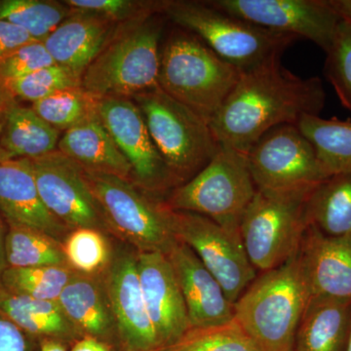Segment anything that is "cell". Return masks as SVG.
Returning <instances> with one entry per match:
<instances>
[{
  "label": "cell",
  "mask_w": 351,
  "mask_h": 351,
  "mask_svg": "<svg viewBox=\"0 0 351 351\" xmlns=\"http://www.w3.org/2000/svg\"><path fill=\"white\" fill-rule=\"evenodd\" d=\"M163 15L193 32L242 73L280 60L297 38L265 29L214 8L207 1L168 0Z\"/></svg>",
  "instance_id": "cell-5"
},
{
  "label": "cell",
  "mask_w": 351,
  "mask_h": 351,
  "mask_svg": "<svg viewBox=\"0 0 351 351\" xmlns=\"http://www.w3.org/2000/svg\"><path fill=\"white\" fill-rule=\"evenodd\" d=\"M63 245L69 267L78 274L99 276L112 260V239L95 228L71 230Z\"/></svg>",
  "instance_id": "cell-31"
},
{
  "label": "cell",
  "mask_w": 351,
  "mask_h": 351,
  "mask_svg": "<svg viewBox=\"0 0 351 351\" xmlns=\"http://www.w3.org/2000/svg\"><path fill=\"white\" fill-rule=\"evenodd\" d=\"M7 233V223L5 219L0 214V280L2 274L6 269L5 262V239Z\"/></svg>",
  "instance_id": "cell-41"
},
{
  "label": "cell",
  "mask_w": 351,
  "mask_h": 351,
  "mask_svg": "<svg viewBox=\"0 0 351 351\" xmlns=\"http://www.w3.org/2000/svg\"><path fill=\"white\" fill-rule=\"evenodd\" d=\"M58 151L77 163L83 170L114 175L132 182L130 164L97 112L64 132Z\"/></svg>",
  "instance_id": "cell-22"
},
{
  "label": "cell",
  "mask_w": 351,
  "mask_h": 351,
  "mask_svg": "<svg viewBox=\"0 0 351 351\" xmlns=\"http://www.w3.org/2000/svg\"><path fill=\"white\" fill-rule=\"evenodd\" d=\"M167 217L176 240L195 252L234 304L258 276L239 230H228L206 217L191 212L167 208Z\"/></svg>",
  "instance_id": "cell-10"
},
{
  "label": "cell",
  "mask_w": 351,
  "mask_h": 351,
  "mask_svg": "<svg viewBox=\"0 0 351 351\" xmlns=\"http://www.w3.org/2000/svg\"><path fill=\"white\" fill-rule=\"evenodd\" d=\"M6 223L7 267L27 269L69 265L64 255L63 242L29 226L8 221Z\"/></svg>",
  "instance_id": "cell-28"
},
{
  "label": "cell",
  "mask_w": 351,
  "mask_h": 351,
  "mask_svg": "<svg viewBox=\"0 0 351 351\" xmlns=\"http://www.w3.org/2000/svg\"><path fill=\"white\" fill-rule=\"evenodd\" d=\"M75 274V270L69 265L27 269L6 267L0 284L14 294L43 301L58 302Z\"/></svg>",
  "instance_id": "cell-30"
},
{
  "label": "cell",
  "mask_w": 351,
  "mask_h": 351,
  "mask_svg": "<svg viewBox=\"0 0 351 351\" xmlns=\"http://www.w3.org/2000/svg\"><path fill=\"white\" fill-rule=\"evenodd\" d=\"M0 214L8 223L40 230L61 242L71 232L43 204L31 159L0 162Z\"/></svg>",
  "instance_id": "cell-19"
},
{
  "label": "cell",
  "mask_w": 351,
  "mask_h": 351,
  "mask_svg": "<svg viewBox=\"0 0 351 351\" xmlns=\"http://www.w3.org/2000/svg\"><path fill=\"white\" fill-rule=\"evenodd\" d=\"M108 234L138 252L167 255L176 243L162 201L117 176L84 170Z\"/></svg>",
  "instance_id": "cell-7"
},
{
  "label": "cell",
  "mask_w": 351,
  "mask_h": 351,
  "mask_svg": "<svg viewBox=\"0 0 351 351\" xmlns=\"http://www.w3.org/2000/svg\"><path fill=\"white\" fill-rule=\"evenodd\" d=\"M307 219L328 237L351 233V173L331 176L311 191L307 200Z\"/></svg>",
  "instance_id": "cell-26"
},
{
  "label": "cell",
  "mask_w": 351,
  "mask_h": 351,
  "mask_svg": "<svg viewBox=\"0 0 351 351\" xmlns=\"http://www.w3.org/2000/svg\"><path fill=\"white\" fill-rule=\"evenodd\" d=\"M1 131H2V119H0V135H1ZM10 159H14L12 156H10V154H8L5 151V149H3V147H1V145H0V162H3V161L10 160Z\"/></svg>",
  "instance_id": "cell-45"
},
{
  "label": "cell",
  "mask_w": 351,
  "mask_h": 351,
  "mask_svg": "<svg viewBox=\"0 0 351 351\" xmlns=\"http://www.w3.org/2000/svg\"><path fill=\"white\" fill-rule=\"evenodd\" d=\"M311 294L299 254L258 274L234 302L233 320L260 351H292Z\"/></svg>",
  "instance_id": "cell-2"
},
{
  "label": "cell",
  "mask_w": 351,
  "mask_h": 351,
  "mask_svg": "<svg viewBox=\"0 0 351 351\" xmlns=\"http://www.w3.org/2000/svg\"><path fill=\"white\" fill-rule=\"evenodd\" d=\"M166 256L181 289L191 328L221 326L233 321L232 302L188 245L177 240Z\"/></svg>",
  "instance_id": "cell-17"
},
{
  "label": "cell",
  "mask_w": 351,
  "mask_h": 351,
  "mask_svg": "<svg viewBox=\"0 0 351 351\" xmlns=\"http://www.w3.org/2000/svg\"><path fill=\"white\" fill-rule=\"evenodd\" d=\"M61 135L32 107L14 101L2 117L0 145L13 158L34 159L57 151Z\"/></svg>",
  "instance_id": "cell-25"
},
{
  "label": "cell",
  "mask_w": 351,
  "mask_h": 351,
  "mask_svg": "<svg viewBox=\"0 0 351 351\" xmlns=\"http://www.w3.org/2000/svg\"><path fill=\"white\" fill-rule=\"evenodd\" d=\"M245 156L257 191H306L327 179L313 145L297 125L267 132Z\"/></svg>",
  "instance_id": "cell-11"
},
{
  "label": "cell",
  "mask_w": 351,
  "mask_h": 351,
  "mask_svg": "<svg viewBox=\"0 0 351 351\" xmlns=\"http://www.w3.org/2000/svg\"><path fill=\"white\" fill-rule=\"evenodd\" d=\"M164 1H134V0H64L73 10L85 11L101 16L117 25L127 24L162 13Z\"/></svg>",
  "instance_id": "cell-36"
},
{
  "label": "cell",
  "mask_w": 351,
  "mask_h": 351,
  "mask_svg": "<svg viewBox=\"0 0 351 351\" xmlns=\"http://www.w3.org/2000/svg\"><path fill=\"white\" fill-rule=\"evenodd\" d=\"M39 351H68L63 343L53 339H43L40 341V350Z\"/></svg>",
  "instance_id": "cell-44"
},
{
  "label": "cell",
  "mask_w": 351,
  "mask_h": 351,
  "mask_svg": "<svg viewBox=\"0 0 351 351\" xmlns=\"http://www.w3.org/2000/svg\"><path fill=\"white\" fill-rule=\"evenodd\" d=\"M32 108L41 119L64 133L96 112V99L82 87L69 88L32 104Z\"/></svg>",
  "instance_id": "cell-32"
},
{
  "label": "cell",
  "mask_w": 351,
  "mask_h": 351,
  "mask_svg": "<svg viewBox=\"0 0 351 351\" xmlns=\"http://www.w3.org/2000/svg\"><path fill=\"white\" fill-rule=\"evenodd\" d=\"M58 302L82 337H91L105 345L110 339H119L103 274L75 272Z\"/></svg>",
  "instance_id": "cell-21"
},
{
  "label": "cell",
  "mask_w": 351,
  "mask_h": 351,
  "mask_svg": "<svg viewBox=\"0 0 351 351\" xmlns=\"http://www.w3.org/2000/svg\"><path fill=\"white\" fill-rule=\"evenodd\" d=\"M138 272L158 348L172 345L191 329L172 265L165 254L138 252Z\"/></svg>",
  "instance_id": "cell-16"
},
{
  "label": "cell",
  "mask_w": 351,
  "mask_h": 351,
  "mask_svg": "<svg viewBox=\"0 0 351 351\" xmlns=\"http://www.w3.org/2000/svg\"><path fill=\"white\" fill-rule=\"evenodd\" d=\"M73 10L64 1L0 0V20L23 27L36 41L43 43Z\"/></svg>",
  "instance_id": "cell-29"
},
{
  "label": "cell",
  "mask_w": 351,
  "mask_h": 351,
  "mask_svg": "<svg viewBox=\"0 0 351 351\" xmlns=\"http://www.w3.org/2000/svg\"><path fill=\"white\" fill-rule=\"evenodd\" d=\"M241 75L239 69L182 27L171 32L161 47L159 88L208 123L223 107Z\"/></svg>",
  "instance_id": "cell-4"
},
{
  "label": "cell",
  "mask_w": 351,
  "mask_h": 351,
  "mask_svg": "<svg viewBox=\"0 0 351 351\" xmlns=\"http://www.w3.org/2000/svg\"><path fill=\"white\" fill-rule=\"evenodd\" d=\"M0 313L23 331L43 341H76L83 338L68 319L59 302L43 301L9 292L0 284Z\"/></svg>",
  "instance_id": "cell-24"
},
{
  "label": "cell",
  "mask_w": 351,
  "mask_h": 351,
  "mask_svg": "<svg viewBox=\"0 0 351 351\" xmlns=\"http://www.w3.org/2000/svg\"><path fill=\"white\" fill-rule=\"evenodd\" d=\"M346 351H351V332H350V339H348V348H346Z\"/></svg>",
  "instance_id": "cell-46"
},
{
  "label": "cell",
  "mask_w": 351,
  "mask_h": 351,
  "mask_svg": "<svg viewBox=\"0 0 351 351\" xmlns=\"http://www.w3.org/2000/svg\"><path fill=\"white\" fill-rule=\"evenodd\" d=\"M71 351H110L107 345L91 338V337H83L78 339L73 345Z\"/></svg>",
  "instance_id": "cell-40"
},
{
  "label": "cell",
  "mask_w": 351,
  "mask_h": 351,
  "mask_svg": "<svg viewBox=\"0 0 351 351\" xmlns=\"http://www.w3.org/2000/svg\"><path fill=\"white\" fill-rule=\"evenodd\" d=\"M154 351H260L234 320L221 326L191 328L172 345Z\"/></svg>",
  "instance_id": "cell-33"
},
{
  "label": "cell",
  "mask_w": 351,
  "mask_h": 351,
  "mask_svg": "<svg viewBox=\"0 0 351 351\" xmlns=\"http://www.w3.org/2000/svg\"><path fill=\"white\" fill-rule=\"evenodd\" d=\"M54 64L56 63L44 43L32 41L15 51L0 63V83L6 84Z\"/></svg>",
  "instance_id": "cell-37"
},
{
  "label": "cell",
  "mask_w": 351,
  "mask_h": 351,
  "mask_svg": "<svg viewBox=\"0 0 351 351\" xmlns=\"http://www.w3.org/2000/svg\"><path fill=\"white\" fill-rule=\"evenodd\" d=\"M351 332V300L311 297L292 351H346Z\"/></svg>",
  "instance_id": "cell-23"
},
{
  "label": "cell",
  "mask_w": 351,
  "mask_h": 351,
  "mask_svg": "<svg viewBox=\"0 0 351 351\" xmlns=\"http://www.w3.org/2000/svg\"><path fill=\"white\" fill-rule=\"evenodd\" d=\"M162 13L120 25L114 36L92 62L82 88L96 100L133 99L158 88Z\"/></svg>",
  "instance_id": "cell-3"
},
{
  "label": "cell",
  "mask_w": 351,
  "mask_h": 351,
  "mask_svg": "<svg viewBox=\"0 0 351 351\" xmlns=\"http://www.w3.org/2000/svg\"><path fill=\"white\" fill-rule=\"evenodd\" d=\"M96 112L132 169V182L145 193L162 201L180 186L149 135L144 117L133 100H96Z\"/></svg>",
  "instance_id": "cell-12"
},
{
  "label": "cell",
  "mask_w": 351,
  "mask_h": 351,
  "mask_svg": "<svg viewBox=\"0 0 351 351\" xmlns=\"http://www.w3.org/2000/svg\"><path fill=\"white\" fill-rule=\"evenodd\" d=\"M299 258L311 297L351 300V233L328 237L309 226Z\"/></svg>",
  "instance_id": "cell-18"
},
{
  "label": "cell",
  "mask_w": 351,
  "mask_h": 351,
  "mask_svg": "<svg viewBox=\"0 0 351 351\" xmlns=\"http://www.w3.org/2000/svg\"><path fill=\"white\" fill-rule=\"evenodd\" d=\"M38 341L0 313V351H38Z\"/></svg>",
  "instance_id": "cell-38"
},
{
  "label": "cell",
  "mask_w": 351,
  "mask_h": 351,
  "mask_svg": "<svg viewBox=\"0 0 351 351\" xmlns=\"http://www.w3.org/2000/svg\"><path fill=\"white\" fill-rule=\"evenodd\" d=\"M313 189L256 193L240 223L239 232L258 274L276 269L299 254L309 226L307 200Z\"/></svg>",
  "instance_id": "cell-9"
},
{
  "label": "cell",
  "mask_w": 351,
  "mask_h": 351,
  "mask_svg": "<svg viewBox=\"0 0 351 351\" xmlns=\"http://www.w3.org/2000/svg\"><path fill=\"white\" fill-rule=\"evenodd\" d=\"M13 99L36 103L58 91L82 87V82L69 71L54 64L3 85Z\"/></svg>",
  "instance_id": "cell-34"
},
{
  "label": "cell",
  "mask_w": 351,
  "mask_h": 351,
  "mask_svg": "<svg viewBox=\"0 0 351 351\" xmlns=\"http://www.w3.org/2000/svg\"><path fill=\"white\" fill-rule=\"evenodd\" d=\"M119 25L97 14L73 10L43 43L55 63L82 82L88 66L112 38Z\"/></svg>",
  "instance_id": "cell-20"
},
{
  "label": "cell",
  "mask_w": 351,
  "mask_h": 351,
  "mask_svg": "<svg viewBox=\"0 0 351 351\" xmlns=\"http://www.w3.org/2000/svg\"><path fill=\"white\" fill-rule=\"evenodd\" d=\"M132 100L142 112L157 151L180 184L195 177L218 152L219 144L206 120L160 88Z\"/></svg>",
  "instance_id": "cell-8"
},
{
  "label": "cell",
  "mask_w": 351,
  "mask_h": 351,
  "mask_svg": "<svg viewBox=\"0 0 351 351\" xmlns=\"http://www.w3.org/2000/svg\"><path fill=\"white\" fill-rule=\"evenodd\" d=\"M39 195L53 216L69 230L107 228L85 179L84 170L60 151L31 159Z\"/></svg>",
  "instance_id": "cell-14"
},
{
  "label": "cell",
  "mask_w": 351,
  "mask_h": 351,
  "mask_svg": "<svg viewBox=\"0 0 351 351\" xmlns=\"http://www.w3.org/2000/svg\"><path fill=\"white\" fill-rule=\"evenodd\" d=\"M34 40L23 27L5 20H0V63L15 51Z\"/></svg>",
  "instance_id": "cell-39"
},
{
  "label": "cell",
  "mask_w": 351,
  "mask_h": 351,
  "mask_svg": "<svg viewBox=\"0 0 351 351\" xmlns=\"http://www.w3.org/2000/svg\"><path fill=\"white\" fill-rule=\"evenodd\" d=\"M207 3L270 31L308 39L325 52L343 20L331 0H212Z\"/></svg>",
  "instance_id": "cell-13"
},
{
  "label": "cell",
  "mask_w": 351,
  "mask_h": 351,
  "mask_svg": "<svg viewBox=\"0 0 351 351\" xmlns=\"http://www.w3.org/2000/svg\"><path fill=\"white\" fill-rule=\"evenodd\" d=\"M256 193L245 154L219 145L212 160L172 189L162 203L168 209L201 215L228 230H239Z\"/></svg>",
  "instance_id": "cell-6"
},
{
  "label": "cell",
  "mask_w": 351,
  "mask_h": 351,
  "mask_svg": "<svg viewBox=\"0 0 351 351\" xmlns=\"http://www.w3.org/2000/svg\"><path fill=\"white\" fill-rule=\"evenodd\" d=\"M325 73L343 107L351 112V21L343 19L326 52Z\"/></svg>",
  "instance_id": "cell-35"
},
{
  "label": "cell",
  "mask_w": 351,
  "mask_h": 351,
  "mask_svg": "<svg viewBox=\"0 0 351 351\" xmlns=\"http://www.w3.org/2000/svg\"><path fill=\"white\" fill-rule=\"evenodd\" d=\"M120 343L128 351L158 348L138 272V251L112 239V256L103 272Z\"/></svg>",
  "instance_id": "cell-15"
},
{
  "label": "cell",
  "mask_w": 351,
  "mask_h": 351,
  "mask_svg": "<svg viewBox=\"0 0 351 351\" xmlns=\"http://www.w3.org/2000/svg\"><path fill=\"white\" fill-rule=\"evenodd\" d=\"M331 3L343 19L351 21V0H331Z\"/></svg>",
  "instance_id": "cell-42"
},
{
  "label": "cell",
  "mask_w": 351,
  "mask_h": 351,
  "mask_svg": "<svg viewBox=\"0 0 351 351\" xmlns=\"http://www.w3.org/2000/svg\"><path fill=\"white\" fill-rule=\"evenodd\" d=\"M14 101H15V99L12 98V96L8 93L5 87L0 83V119L3 117L7 108H9V106H10Z\"/></svg>",
  "instance_id": "cell-43"
},
{
  "label": "cell",
  "mask_w": 351,
  "mask_h": 351,
  "mask_svg": "<svg viewBox=\"0 0 351 351\" xmlns=\"http://www.w3.org/2000/svg\"><path fill=\"white\" fill-rule=\"evenodd\" d=\"M324 105L319 78L300 77L276 60L242 73L209 125L219 145L246 154L267 132L319 115Z\"/></svg>",
  "instance_id": "cell-1"
},
{
  "label": "cell",
  "mask_w": 351,
  "mask_h": 351,
  "mask_svg": "<svg viewBox=\"0 0 351 351\" xmlns=\"http://www.w3.org/2000/svg\"><path fill=\"white\" fill-rule=\"evenodd\" d=\"M327 178L351 173V122L304 115L297 124Z\"/></svg>",
  "instance_id": "cell-27"
}]
</instances>
